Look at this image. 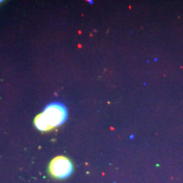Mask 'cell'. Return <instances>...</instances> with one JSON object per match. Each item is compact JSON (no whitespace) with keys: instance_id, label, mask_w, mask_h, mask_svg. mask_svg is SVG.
I'll return each mask as SVG.
<instances>
[{"instance_id":"cell-3","label":"cell","mask_w":183,"mask_h":183,"mask_svg":"<svg viewBox=\"0 0 183 183\" xmlns=\"http://www.w3.org/2000/svg\"><path fill=\"white\" fill-rule=\"evenodd\" d=\"M34 125L37 130L42 131V132H47V131H50L52 130L49 125H48V124L45 121L44 119L43 118L42 113L37 115L35 117Z\"/></svg>"},{"instance_id":"cell-4","label":"cell","mask_w":183,"mask_h":183,"mask_svg":"<svg viewBox=\"0 0 183 183\" xmlns=\"http://www.w3.org/2000/svg\"><path fill=\"white\" fill-rule=\"evenodd\" d=\"M1 1H0V2H1Z\"/></svg>"},{"instance_id":"cell-1","label":"cell","mask_w":183,"mask_h":183,"mask_svg":"<svg viewBox=\"0 0 183 183\" xmlns=\"http://www.w3.org/2000/svg\"><path fill=\"white\" fill-rule=\"evenodd\" d=\"M42 115L45 121L52 130L65 122L68 117V112L63 104L54 102L47 105Z\"/></svg>"},{"instance_id":"cell-2","label":"cell","mask_w":183,"mask_h":183,"mask_svg":"<svg viewBox=\"0 0 183 183\" xmlns=\"http://www.w3.org/2000/svg\"><path fill=\"white\" fill-rule=\"evenodd\" d=\"M73 171V165L69 158L59 155L50 161L48 166L50 175L56 179H65L71 176Z\"/></svg>"}]
</instances>
